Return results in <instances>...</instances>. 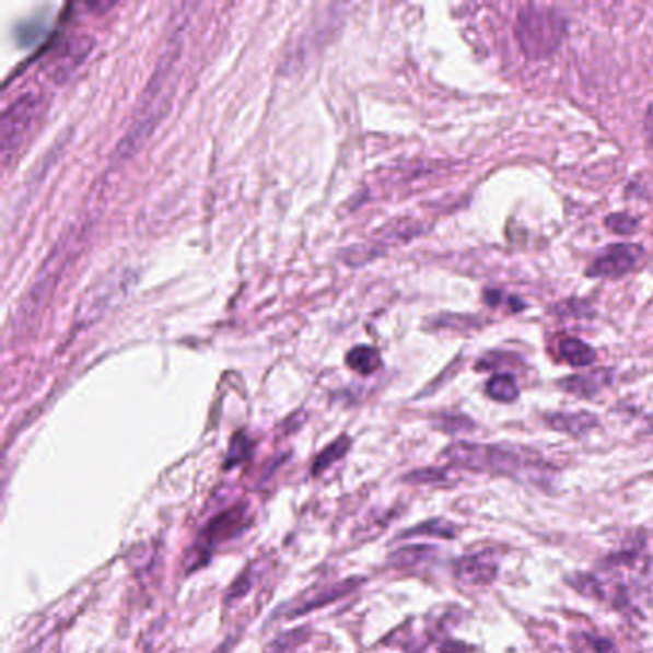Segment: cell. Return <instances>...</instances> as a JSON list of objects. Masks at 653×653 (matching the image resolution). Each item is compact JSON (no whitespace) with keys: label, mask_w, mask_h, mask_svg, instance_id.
<instances>
[{"label":"cell","mask_w":653,"mask_h":653,"mask_svg":"<svg viewBox=\"0 0 653 653\" xmlns=\"http://www.w3.org/2000/svg\"><path fill=\"white\" fill-rule=\"evenodd\" d=\"M560 357L563 361L576 366V369H583V366H591L596 354L592 351L591 346H586L584 341L576 338H565L560 341Z\"/></svg>","instance_id":"obj_13"},{"label":"cell","mask_w":653,"mask_h":653,"mask_svg":"<svg viewBox=\"0 0 653 653\" xmlns=\"http://www.w3.org/2000/svg\"><path fill=\"white\" fill-rule=\"evenodd\" d=\"M445 460L462 468L479 469V471H492L500 476H520L522 471L537 466L530 454L522 453L517 448L497 445H471V443H456L448 446Z\"/></svg>","instance_id":"obj_4"},{"label":"cell","mask_w":653,"mask_h":653,"mask_svg":"<svg viewBox=\"0 0 653 653\" xmlns=\"http://www.w3.org/2000/svg\"><path fill=\"white\" fill-rule=\"evenodd\" d=\"M249 591H252V573H249V571H244V573L231 584L229 594H226V604H229V602H236V599L244 598Z\"/></svg>","instance_id":"obj_19"},{"label":"cell","mask_w":653,"mask_h":653,"mask_svg":"<svg viewBox=\"0 0 653 653\" xmlns=\"http://www.w3.org/2000/svg\"><path fill=\"white\" fill-rule=\"evenodd\" d=\"M362 581H364V579H361V576H351V579H343V581H339V583L326 586L323 592H318L316 596L307 599V602H303V604H300V607L292 609V611L288 614V617L295 619V617H301V615L313 614V611L320 609V607L330 606L334 602L346 598L347 594L357 591V588L361 586Z\"/></svg>","instance_id":"obj_8"},{"label":"cell","mask_w":653,"mask_h":653,"mask_svg":"<svg viewBox=\"0 0 653 653\" xmlns=\"http://www.w3.org/2000/svg\"><path fill=\"white\" fill-rule=\"evenodd\" d=\"M40 25L35 24V22H27V24L22 25L20 30H18V39L22 45H33L35 40L39 39L40 37Z\"/></svg>","instance_id":"obj_21"},{"label":"cell","mask_w":653,"mask_h":653,"mask_svg":"<svg viewBox=\"0 0 653 653\" xmlns=\"http://www.w3.org/2000/svg\"><path fill=\"white\" fill-rule=\"evenodd\" d=\"M546 423L556 431H563L569 435H584L598 423L596 416L591 412H558L548 416Z\"/></svg>","instance_id":"obj_10"},{"label":"cell","mask_w":653,"mask_h":653,"mask_svg":"<svg viewBox=\"0 0 653 653\" xmlns=\"http://www.w3.org/2000/svg\"><path fill=\"white\" fill-rule=\"evenodd\" d=\"M435 550L428 545L400 546L389 556V565L397 569L416 568L423 561L431 560Z\"/></svg>","instance_id":"obj_11"},{"label":"cell","mask_w":653,"mask_h":653,"mask_svg":"<svg viewBox=\"0 0 653 653\" xmlns=\"http://www.w3.org/2000/svg\"><path fill=\"white\" fill-rule=\"evenodd\" d=\"M349 448H351V439L347 438V435L336 439L334 443L324 448L323 453L316 456L315 462H313V469H311L313 476H320L323 471L334 466L336 462L341 460Z\"/></svg>","instance_id":"obj_15"},{"label":"cell","mask_w":653,"mask_h":653,"mask_svg":"<svg viewBox=\"0 0 653 653\" xmlns=\"http://www.w3.org/2000/svg\"><path fill=\"white\" fill-rule=\"evenodd\" d=\"M644 135L648 144H650V148L653 150V102L650 104V108L645 109Z\"/></svg>","instance_id":"obj_22"},{"label":"cell","mask_w":653,"mask_h":653,"mask_svg":"<svg viewBox=\"0 0 653 653\" xmlns=\"http://www.w3.org/2000/svg\"><path fill=\"white\" fill-rule=\"evenodd\" d=\"M418 535H425V537L438 538H453L454 525L446 523L445 520H431V522L420 523L412 529L405 530L400 538L418 537Z\"/></svg>","instance_id":"obj_18"},{"label":"cell","mask_w":653,"mask_h":653,"mask_svg":"<svg viewBox=\"0 0 653 653\" xmlns=\"http://www.w3.org/2000/svg\"><path fill=\"white\" fill-rule=\"evenodd\" d=\"M456 576L464 584H489L497 576V563L483 553L468 556L456 563Z\"/></svg>","instance_id":"obj_9"},{"label":"cell","mask_w":653,"mask_h":653,"mask_svg":"<svg viewBox=\"0 0 653 653\" xmlns=\"http://www.w3.org/2000/svg\"><path fill=\"white\" fill-rule=\"evenodd\" d=\"M487 395L499 403H512L517 399L520 389H517L514 377L508 376V374H497L487 382Z\"/></svg>","instance_id":"obj_17"},{"label":"cell","mask_w":653,"mask_h":653,"mask_svg":"<svg viewBox=\"0 0 653 653\" xmlns=\"http://www.w3.org/2000/svg\"><path fill=\"white\" fill-rule=\"evenodd\" d=\"M563 35L565 20L556 10L538 4H529L520 10L515 22V37L530 60H540L556 53Z\"/></svg>","instance_id":"obj_3"},{"label":"cell","mask_w":653,"mask_h":653,"mask_svg":"<svg viewBox=\"0 0 653 653\" xmlns=\"http://www.w3.org/2000/svg\"><path fill=\"white\" fill-rule=\"evenodd\" d=\"M93 48L94 40L89 39L85 35H78V37L63 40L47 62L48 75L58 85L68 83L81 70V66L86 62V58L93 53Z\"/></svg>","instance_id":"obj_6"},{"label":"cell","mask_w":653,"mask_h":653,"mask_svg":"<svg viewBox=\"0 0 653 653\" xmlns=\"http://www.w3.org/2000/svg\"><path fill=\"white\" fill-rule=\"evenodd\" d=\"M347 364L362 376H369L382 366V357L374 347L357 346L347 353Z\"/></svg>","instance_id":"obj_14"},{"label":"cell","mask_w":653,"mask_h":653,"mask_svg":"<svg viewBox=\"0 0 653 653\" xmlns=\"http://www.w3.org/2000/svg\"><path fill=\"white\" fill-rule=\"evenodd\" d=\"M252 456H254V441L247 438V433H244V431H238L232 438L231 446H229L224 469L236 468L238 464L252 460Z\"/></svg>","instance_id":"obj_16"},{"label":"cell","mask_w":653,"mask_h":653,"mask_svg":"<svg viewBox=\"0 0 653 653\" xmlns=\"http://www.w3.org/2000/svg\"><path fill=\"white\" fill-rule=\"evenodd\" d=\"M642 257V249L632 244H614L606 254L599 255L592 263L586 275L591 278H617L627 275L637 267Z\"/></svg>","instance_id":"obj_7"},{"label":"cell","mask_w":653,"mask_h":653,"mask_svg":"<svg viewBox=\"0 0 653 653\" xmlns=\"http://www.w3.org/2000/svg\"><path fill=\"white\" fill-rule=\"evenodd\" d=\"M249 522H252V515H249V508L244 502H238V504L224 510L221 514H217L201 530L200 538L194 546L196 558H194V563L188 571L203 568L217 546L240 537L249 527Z\"/></svg>","instance_id":"obj_5"},{"label":"cell","mask_w":653,"mask_h":653,"mask_svg":"<svg viewBox=\"0 0 653 653\" xmlns=\"http://www.w3.org/2000/svg\"><path fill=\"white\" fill-rule=\"evenodd\" d=\"M186 25H188V18L178 24L175 32L171 33L167 47L155 66L154 75L140 96L131 125L125 132L124 139L119 140V144H117L116 152H114L116 160H129L137 154L167 114L171 98L175 94L178 60H180L183 47H185L183 37H185Z\"/></svg>","instance_id":"obj_1"},{"label":"cell","mask_w":653,"mask_h":653,"mask_svg":"<svg viewBox=\"0 0 653 653\" xmlns=\"http://www.w3.org/2000/svg\"><path fill=\"white\" fill-rule=\"evenodd\" d=\"M607 374L606 372H592V374H583V376H571L565 377L563 382H560L561 387L569 393H575L581 397H591L606 385Z\"/></svg>","instance_id":"obj_12"},{"label":"cell","mask_w":653,"mask_h":653,"mask_svg":"<svg viewBox=\"0 0 653 653\" xmlns=\"http://www.w3.org/2000/svg\"><path fill=\"white\" fill-rule=\"evenodd\" d=\"M48 98L43 91H27L4 109L0 119V154L2 165L9 170L12 162L27 147L47 114Z\"/></svg>","instance_id":"obj_2"},{"label":"cell","mask_w":653,"mask_h":653,"mask_svg":"<svg viewBox=\"0 0 653 653\" xmlns=\"http://www.w3.org/2000/svg\"><path fill=\"white\" fill-rule=\"evenodd\" d=\"M606 224L614 232H619V234H630V232L637 229L638 221L637 219L627 215V213H615V215L607 219Z\"/></svg>","instance_id":"obj_20"}]
</instances>
